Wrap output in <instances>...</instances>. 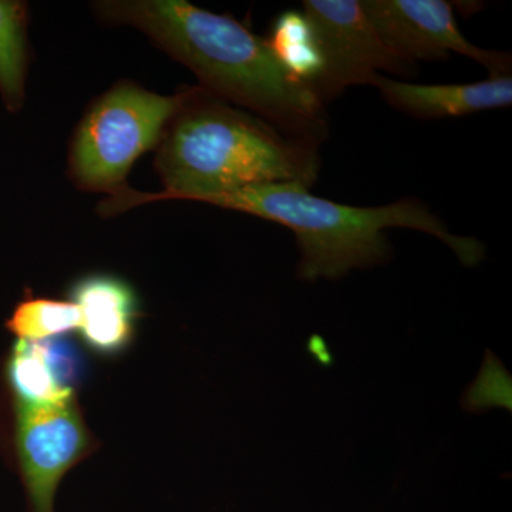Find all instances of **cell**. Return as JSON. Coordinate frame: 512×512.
Segmentation results:
<instances>
[{
	"label": "cell",
	"mask_w": 512,
	"mask_h": 512,
	"mask_svg": "<svg viewBox=\"0 0 512 512\" xmlns=\"http://www.w3.org/2000/svg\"><path fill=\"white\" fill-rule=\"evenodd\" d=\"M93 9L104 22L150 37L218 99L311 146L319 147L328 137L325 104L286 72L265 39L231 16L185 0H101Z\"/></svg>",
	"instance_id": "cell-1"
},
{
	"label": "cell",
	"mask_w": 512,
	"mask_h": 512,
	"mask_svg": "<svg viewBox=\"0 0 512 512\" xmlns=\"http://www.w3.org/2000/svg\"><path fill=\"white\" fill-rule=\"evenodd\" d=\"M156 171L164 190L126 187L100 202L97 212L114 217L150 202L200 201L271 183L311 187L318 178V147L286 136L268 121L218 99L202 87H188L180 109L156 147Z\"/></svg>",
	"instance_id": "cell-2"
},
{
	"label": "cell",
	"mask_w": 512,
	"mask_h": 512,
	"mask_svg": "<svg viewBox=\"0 0 512 512\" xmlns=\"http://www.w3.org/2000/svg\"><path fill=\"white\" fill-rule=\"evenodd\" d=\"M309 188L299 183L249 185L198 202L247 212L291 229L301 252L298 275L303 281L339 279L353 269L382 264L390 255L384 234L389 228L417 229L441 239L466 266H476L485 258L483 242L451 234L424 202L414 198L380 207H353L320 198Z\"/></svg>",
	"instance_id": "cell-3"
},
{
	"label": "cell",
	"mask_w": 512,
	"mask_h": 512,
	"mask_svg": "<svg viewBox=\"0 0 512 512\" xmlns=\"http://www.w3.org/2000/svg\"><path fill=\"white\" fill-rule=\"evenodd\" d=\"M187 96H163L123 80L87 107L70 143L67 173L77 188L116 194L134 163L156 150L168 121Z\"/></svg>",
	"instance_id": "cell-4"
},
{
	"label": "cell",
	"mask_w": 512,
	"mask_h": 512,
	"mask_svg": "<svg viewBox=\"0 0 512 512\" xmlns=\"http://www.w3.org/2000/svg\"><path fill=\"white\" fill-rule=\"evenodd\" d=\"M16 458L29 512H55L60 481L94 451L76 394L55 403H13Z\"/></svg>",
	"instance_id": "cell-5"
},
{
	"label": "cell",
	"mask_w": 512,
	"mask_h": 512,
	"mask_svg": "<svg viewBox=\"0 0 512 512\" xmlns=\"http://www.w3.org/2000/svg\"><path fill=\"white\" fill-rule=\"evenodd\" d=\"M302 12L311 23L325 57V76L316 89V96L325 106L350 86H372L382 70L409 73L412 66L384 45L362 2L303 0Z\"/></svg>",
	"instance_id": "cell-6"
},
{
	"label": "cell",
	"mask_w": 512,
	"mask_h": 512,
	"mask_svg": "<svg viewBox=\"0 0 512 512\" xmlns=\"http://www.w3.org/2000/svg\"><path fill=\"white\" fill-rule=\"evenodd\" d=\"M362 5L384 45L409 66L419 60H447L453 52L481 64L490 77L511 76V53L481 49L468 42L448 2L363 0Z\"/></svg>",
	"instance_id": "cell-7"
},
{
	"label": "cell",
	"mask_w": 512,
	"mask_h": 512,
	"mask_svg": "<svg viewBox=\"0 0 512 512\" xmlns=\"http://www.w3.org/2000/svg\"><path fill=\"white\" fill-rule=\"evenodd\" d=\"M372 86L390 106L423 120L467 116L512 104V77L467 84H413L379 76Z\"/></svg>",
	"instance_id": "cell-8"
},
{
	"label": "cell",
	"mask_w": 512,
	"mask_h": 512,
	"mask_svg": "<svg viewBox=\"0 0 512 512\" xmlns=\"http://www.w3.org/2000/svg\"><path fill=\"white\" fill-rule=\"evenodd\" d=\"M70 302L82 315L80 335L94 352L116 356L133 342L138 318V299L123 279L90 275L72 286Z\"/></svg>",
	"instance_id": "cell-9"
},
{
	"label": "cell",
	"mask_w": 512,
	"mask_h": 512,
	"mask_svg": "<svg viewBox=\"0 0 512 512\" xmlns=\"http://www.w3.org/2000/svg\"><path fill=\"white\" fill-rule=\"evenodd\" d=\"M53 339L16 340L6 362V382L13 403H55L74 396L72 357Z\"/></svg>",
	"instance_id": "cell-10"
},
{
	"label": "cell",
	"mask_w": 512,
	"mask_h": 512,
	"mask_svg": "<svg viewBox=\"0 0 512 512\" xmlns=\"http://www.w3.org/2000/svg\"><path fill=\"white\" fill-rule=\"evenodd\" d=\"M266 43L286 72L316 94L326 63L318 37L303 12L288 10L279 15Z\"/></svg>",
	"instance_id": "cell-11"
},
{
	"label": "cell",
	"mask_w": 512,
	"mask_h": 512,
	"mask_svg": "<svg viewBox=\"0 0 512 512\" xmlns=\"http://www.w3.org/2000/svg\"><path fill=\"white\" fill-rule=\"evenodd\" d=\"M28 25V3L0 0V97L10 113H18L25 104Z\"/></svg>",
	"instance_id": "cell-12"
},
{
	"label": "cell",
	"mask_w": 512,
	"mask_h": 512,
	"mask_svg": "<svg viewBox=\"0 0 512 512\" xmlns=\"http://www.w3.org/2000/svg\"><path fill=\"white\" fill-rule=\"evenodd\" d=\"M80 322L82 315L76 303L26 298L15 306L5 326L16 340L42 342L79 329Z\"/></svg>",
	"instance_id": "cell-13"
}]
</instances>
